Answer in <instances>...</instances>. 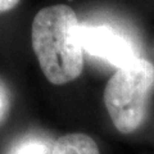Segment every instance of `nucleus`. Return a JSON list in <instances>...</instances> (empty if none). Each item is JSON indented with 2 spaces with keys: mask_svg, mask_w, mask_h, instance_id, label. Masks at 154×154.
Here are the masks:
<instances>
[{
  "mask_svg": "<svg viewBox=\"0 0 154 154\" xmlns=\"http://www.w3.org/2000/svg\"><path fill=\"white\" fill-rule=\"evenodd\" d=\"M80 25L75 11L64 4L45 7L33 17L32 48L45 79L53 85L72 82L82 73Z\"/></svg>",
  "mask_w": 154,
  "mask_h": 154,
  "instance_id": "1",
  "label": "nucleus"
},
{
  "mask_svg": "<svg viewBox=\"0 0 154 154\" xmlns=\"http://www.w3.org/2000/svg\"><path fill=\"white\" fill-rule=\"evenodd\" d=\"M154 90V66L144 58L117 68L104 89V104L121 134L139 130L148 117Z\"/></svg>",
  "mask_w": 154,
  "mask_h": 154,
  "instance_id": "2",
  "label": "nucleus"
},
{
  "mask_svg": "<svg viewBox=\"0 0 154 154\" xmlns=\"http://www.w3.org/2000/svg\"><path fill=\"white\" fill-rule=\"evenodd\" d=\"M79 40L84 51L117 68L140 58L132 41L118 28L108 25L81 23Z\"/></svg>",
  "mask_w": 154,
  "mask_h": 154,
  "instance_id": "3",
  "label": "nucleus"
},
{
  "mask_svg": "<svg viewBox=\"0 0 154 154\" xmlns=\"http://www.w3.org/2000/svg\"><path fill=\"white\" fill-rule=\"evenodd\" d=\"M51 154H100L93 137L82 132H71L58 137Z\"/></svg>",
  "mask_w": 154,
  "mask_h": 154,
  "instance_id": "4",
  "label": "nucleus"
},
{
  "mask_svg": "<svg viewBox=\"0 0 154 154\" xmlns=\"http://www.w3.org/2000/svg\"><path fill=\"white\" fill-rule=\"evenodd\" d=\"M53 145L49 146L44 140L28 139L17 144L11 154H51Z\"/></svg>",
  "mask_w": 154,
  "mask_h": 154,
  "instance_id": "5",
  "label": "nucleus"
},
{
  "mask_svg": "<svg viewBox=\"0 0 154 154\" xmlns=\"http://www.w3.org/2000/svg\"><path fill=\"white\" fill-rule=\"evenodd\" d=\"M21 0H0V13H5L14 9Z\"/></svg>",
  "mask_w": 154,
  "mask_h": 154,
  "instance_id": "6",
  "label": "nucleus"
},
{
  "mask_svg": "<svg viewBox=\"0 0 154 154\" xmlns=\"http://www.w3.org/2000/svg\"><path fill=\"white\" fill-rule=\"evenodd\" d=\"M4 105H5V102H4V98H3V93L0 90V116H2L3 110H4Z\"/></svg>",
  "mask_w": 154,
  "mask_h": 154,
  "instance_id": "7",
  "label": "nucleus"
}]
</instances>
